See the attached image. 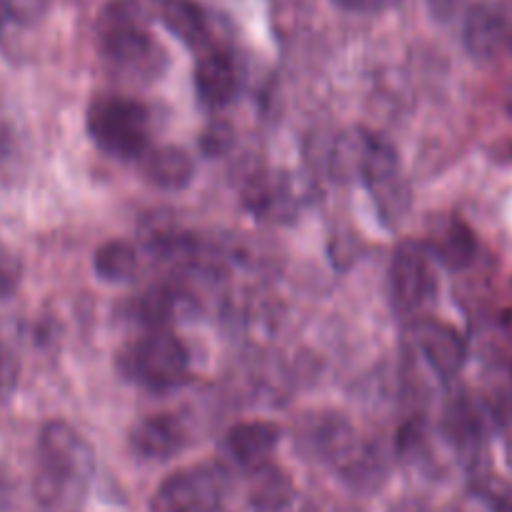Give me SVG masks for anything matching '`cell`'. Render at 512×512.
<instances>
[{
	"instance_id": "1",
	"label": "cell",
	"mask_w": 512,
	"mask_h": 512,
	"mask_svg": "<svg viewBox=\"0 0 512 512\" xmlns=\"http://www.w3.org/2000/svg\"><path fill=\"white\" fill-rule=\"evenodd\" d=\"M95 478V450L65 420L40 428L33 495L43 512H83Z\"/></svg>"
},
{
	"instance_id": "2",
	"label": "cell",
	"mask_w": 512,
	"mask_h": 512,
	"mask_svg": "<svg viewBox=\"0 0 512 512\" xmlns=\"http://www.w3.org/2000/svg\"><path fill=\"white\" fill-rule=\"evenodd\" d=\"M98 48L113 73L128 80L158 78L165 68V53L150 33L143 10L133 0H115L100 13Z\"/></svg>"
},
{
	"instance_id": "3",
	"label": "cell",
	"mask_w": 512,
	"mask_h": 512,
	"mask_svg": "<svg viewBox=\"0 0 512 512\" xmlns=\"http://www.w3.org/2000/svg\"><path fill=\"white\" fill-rule=\"evenodd\" d=\"M118 370L125 380L150 393H168L188 380L190 355L165 328L148 330L118 353Z\"/></svg>"
},
{
	"instance_id": "4",
	"label": "cell",
	"mask_w": 512,
	"mask_h": 512,
	"mask_svg": "<svg viewBox=\"0 0 512 512\" xmlns=\"http://www.w3.org/2000/svg\"><path fill=\"white\" fill-rule=\"evenodd\" d=\"M345 145H348V153L353 155L350 165L358 170L360 180L373 195L380 220L395 228L408 210V185H405L395 148L388 140L373 133H358L355 138H348Z\"/></svg>"
},
{
	"instance_id": "5",
	"label": "cell",
	"mask_w": 512,
	"mask_h": 512,
	"mask_svg": "<svg viewBox=\"0 0 512 512\" xmlns=\"http://www.w3.org/2000/svg\"><path fill=\"white\" fill-rule=\"evenodd\" d=\"M85 128L100 153L118 160H140L148 150L150 113L123 95H98L85 113Z\"/></svg>"
},
{
	"instance_id": "6",
	"label": "cell",
	"mask_w": 512,
	"mask_h": 512,
	"mask_svg": "<svg viewBox=\"0 0 512 512\" xmlns=\"http://www.w3.org/2000/svg\"><path fill=\"white\" fill-rule=\"evenodd\" d=\"M230 473L220 463H198L170 473L150 498V512H220Z\"/></svg>"
},
{
	"instance_id": "7",
	"label": "cell",
	"mask_w": 512,
	"mask_h": 512,
	"mask_svg": "<svg viewBox=\"0 0 512 512\" xmlns=\"http://www.w3.org/2000/svg\"><path fill=\"white\" fill-rule=\"evenodd\" d=\"M390 295L400 315H413L433 303V255L420 243H403L390 263Z\"/></svg>"
},
{
	"instance_id": "8",
	"label": "cell",
	"mask_w": 512,
	"mask_h": 512,
	"mask_svg": "<svg viewBox=\"0 0 512 512\" xmlns=\"http://www.w3.org/2000/svg\"><path fill=\"white\" fill-rule=\"evenodd\" d=\"M193 83L200 103L210 110H220L238 98L243 75L233 55L220 48H208L195 63Z\"/></svg>"
},
{
	"instance_id": "9",
	"label": "cell",
	"mask_w": 512,
	"mask_h": 512,
	"mask_svg": "<svg viewBox=\"0 0 512 512\" xmlns=\"http://www.w3.org/2000/svg\"><path fill=\"white\" fill-rule=\"evenodd\" d=\"M185 443H188V433H185L183 420L170 413L148 415L133 425L128 438L130 450L138 458L153 460V463L175 458L178 453H183Z\"/></svg>"
},
{
	"instance_id": "10",
	"label": "cell",
	"mask_w": 512,
	"mask_h": 512,
	"mask_svg": "<svg viewBox=\"0 0 512 512\" xmlns=\"http://www.w3.org/2000/svg\"><path fill=\"white\" fill-rule=\"evenodd\" d=\"M415 343L440 378H455L463 368L465 343L450 325L438 323V320H423L415 325Z\"/></svg>"
},
{
	"instance_id": "11",
	"label": "cell",
	"mask_w": 512,
	"mask_h": 512,
	"mask_svg": "<svg viewBox=\"0 0 512 512\" xmlns=\"http://www.w3.org/2000/svg\"><path fill=\"white\" fill-rule=\"evenodd\" d=\"M280 443L278 425L268 420H255V423H240L225 438L230 458L245 470L263 468L270 463V455L275 453Z\"/></svg>"
},
{
	"instance_id": "12",
	"label": "cell",
	"mask_w": 512,
	"mask_h": 512,
	"mask_svg": "<svg viewBox=\"0 0 512 512\" xmlns=\"http://www.w3.org/2000/svg\"><path fill=\"white\" fill-rule=\"evenodd\" d=\"M140 170L150 185L160 190H180L190 185L195 175V160L178 145L148 148L140 155Z\"/></svg>"
},
{
	"instance_id": "13",
	"label": "cell",
	"mask_w": 512,
	"mask_h": 512,
	"mask_svg": "<svg viewBox=\"0 0 512 512\" xmlns=\"http://www.w3.org/2000/svg\"><path fill=\"white\" fill-rule=\"evenodd\" d=\"M158 18L170 33L178 40H183L188 48L193 50H208L210 45V28H208V15L193 0H158L155 3Z\"/></svg>"
},
{
	"instance_id": "14",
	"label": "cell",
	"mask_w": 512,
	"mask_h": 512,
	"mask_svg": "<svg viewBox=\"0 0 512 512\" xmlns=\"http://www.w3.org/2000/svg\"><path fill=\"white\" fill-rule=\"evenodd\" d=\"M508 23L495 5H475L465 20V45L475 58H493L508 43Z\"/></svg>"
},
{
	"instance_id": "15",
	"label": "cell",
	"mask_w": 512,
	"mask_h": 512,
	"mask_svg": "<svg viewBox=\"0 0 512 512\" xmlns=\"http://www.w3.org/2000/svg\"><path fill=\"white\" fill-rule=\"evenodd\" d=\"M250 505L255 512H283L293 500V483L273 463L250 470Z\"/></svg>"
},
{
	"instance_id": "16",
	"label": "cell",
	"mask_w": 512,
	"mask_h": 512,
	"mask_svg": "<svg viewBox=\"0 0 512 512\" xmlns=\"http://www.w3.org/2000/svg\"><path fill=\"white\" fill-rule=\"evenodd\" d=\"M138 250L128 240H110L103 248H98L93 260V268L98 278L108 283H128L138 273Z\"/></svg>"
},
{
	"instance_id": "17",
	"label": "cell",
	"mask_w": 512,
	"mask_h": 512,
	"mask_svg": "<svg viewBox=\"0 0 512 512\" xmlns=\"http://www.w3.org/2000/svg\"><path fill=\"white\" fill-rule=\"evenodd\" d=\"M428 253L435 255V258H438L440 263L448 265V268H463V265H468L470 260H473L475 238L473 233H470L468 225L453 220V223H448L438 235H435Z\"/></svg>"
},
{
	"instance_id": "18",
	"label": "cell",
	"mask_w": 512,
	"mask_h": 512,
	"mask_svg": "<svg viewBox=\"0 0 512 512\" xmlns=\"http://www.w3.org/2000/svg\"><path fill=\"white\" fill-rule=\"evenodd\" d=\"M250 208L260 215H278L280 210L288 208L293 200H290V188L288 180L270 175V178H258L253 180V188L248 193Z\"/></svg>"
},
{
	"instance_id": "19",
	"label": "cell",
	"mask_w": 512,
	"mask_h": 512,
	"mask_svg": "<svg viewBox=\"0 0 512 512\" xmlns=\"http://www.w3.org/2000/svg\"><path fill=\"white\" fill-rule=\"evenodd\" d=\"M23 280V263L10 245L0 240V300L10 298Z\"/></svg>"
},
{
	"instance_id": "20",
	"label": "cell",
	"mask_w": 512,
	"mask_h": 512,
	"mask_svg": "<svg viewBox=\"0 0 512 512\" xmlns=\"http://www.w3.org/2000/svg\"><path fill=\"white\" fill-rule=\"evenodd\" d=\"M168 313H170V295L168 293H163V290H150V293L140 295L138 315L145 325H150V330L163 328Z\"/></svg>"
},
{
	"instance_id": "21",
	"label": "cell",
	"mask_w": 512,
	"mask_h": 512,
	"mask_svg": "<svg viewBox=\"0 0 512 512\" xmlns=\"http://www.w3.org/2000/svg\"><path fill=\"white\" fill-rule=\"evenodd\" d=\"M48 8V0H0V15L15 23H33Z\"/></svg>"
},
{
	"instance_id": "22",
	"label": "cell",
	"mask_w": 512,
	"mask_h": 512,
	"mask_svg": "<svg viewBox=\"0 0 512 512\" xmlns=\"http://www.w3.org/2000/svg\"><path fill=\"white\" fill-rule=\"evenodd\" d=\"M338 8L350 10V13H363V15H375L385 13V10L398 8L403 0H333Z\"/></svg>"
},
{
	"instance_id": "23",
	"label": "cell",
	"mask_w": 512,
	"mask_h": 512,
	"mask_svg": "<svg viewBox=\"0 0 512 512\" xmlns=\"http://www.w3.org/2000/svg\"><path fill=\"white\" fill-rule=\"evenodd\" d=\"M5 380H8V358H5L3 348H0V390L5 388Z\"/></svg>"
},
{
	"instance_id": "24",
	"label": "cell",
	"mask_w": 512,
	"mask_h": 512,
	"mask_svg": "<svg viewBox=\"0 0 512 512\" xmlns=\"http://www.w3.org/2000/svg\"><path fill=\"white\" fill-rule=\"evenodd\" d=\"M393 512H428L420 503H400L398 508H393Z\"/></svg>"
},
{
	"instance_id": "25",
	"label": "cell",
	"mask_w": 512,
	"mask_h": 512,
	"mask_svg": "<svg viewBox=\"0 0 512 512\" xmlns=\"http://www.w3.org/2000/svg\"><path fill=\"white\" fill-rule=\"evenodd\" d=\"M3 25H5V18H3V15H0V35H3Z\"/></svg>"
},
{
	"instance_id": "26",
	"label": "cell",
	"mask_w": 512,
	"mask_h": 512,
	"mask_svg": "<svg viewBox=\"0 0 512 512\" xmlns=\"http://www.w3.org/2000/svg\"><path fill=\"white\" fill-rule=\"evenodd\" d=\"M495 512H510V510H495Z\"/></svg>"
}]
</instances>
